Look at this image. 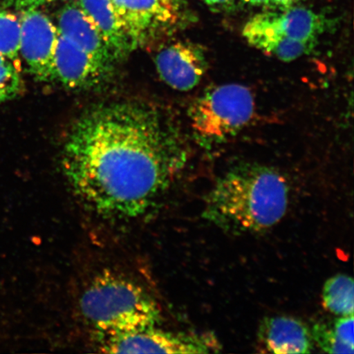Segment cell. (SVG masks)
Wrapping results in <instances>:
<instances>
[{"mask_svg":"<svg viewBox=\"0 0 354 354\" xmlns=\"http://www.w3.org/2000/svg\"><path fill=\"white\" fill-rule=\"evenodd\" d=\"M178 133L151 106H99L75 123L63 167L73 192L104 218L142 216L185 165Z\"/></svg>","mask_w":354,"mask_h":354,"instance_id":"6da1fadb","label":"cell"},{"mask_svg":"<svg viewBox=\"0 0 354 354\" xmlns=\"http://www.w3.org/2000/svg\"><path fill=\"white\" fill-rule=\"evenodd\" d=\"M287 180L273 168L241 165L220 176L205 198L203 218L225 233H263L280 223L289 205Z\"/></svg>","mask_w":354,"mask_h":354,"instance_id":"7a4b0ae2","label":"cell"},{"mask_svg":"<svg viewBox=\"0 0 354 354\" xmlns=\"http://www.w3.org/2000/svg\"><path fill=\"white\" fill-rule=\"evenodd\" d=\"M79 307L101 339L156 326L160 319L157 303L142 287L113 273L93 279L82 293Z\"/></svg>","mask_w":354,"mask_h":354,"instance_id":"3957f363","label":"cell"},{"mask_svg":"<svg viewBox=\"0 0 354 354\" xmlns=\"http://www.w3.org/2000/svg\"><path fill=\"white\" fill-rule=\"evenodd\" d=\"M333 25L322 13L291 6L255 15L243 28V35L265 54L291 62L311 53L321 35Z\"/></svg>","mask_w":354,"mask_h":354,"instance_id":"277c9868","label":"cell"},{"mask_svg":"<svg viewBox=\"0 0 354 354\" xmlns=\"http://www.w3.org/2000/svg\"><path fill=\"white\" fill-rule=\"evenodd\" d=\"M254 109V95L246 86L227 84L210 88L190 106L194 137L205 147L223 144L249 124Z\"/></svg>","mask_w":354,"mask_h":354,"instance_id":"5b68a950","label":"cell"},{"mask_svg":"<svg viewBox=\"0 0 354 354\" xmlns=\"http://www.w3.org/2000/svg\"><path fill=\"white\" fill-rule=\"evenodd\" d=\"M100 348L112 353H209L219 347L209 335H187L150 326L101 339Z\"/></svg>","mask_w":354,"mask_h":354,"instance_id":"8992f818","label":"cell"},{"mask_svg":"<svg viewBox=\"0 0 354 354\" xmlns=\"http://www.w3.org/2000/svg\"><path fill=\"white\" fill-rule=\"evenodd\" d=\"M20 55L30 74L39 82L55 81V59L59 30L37 10L24 11L21 19Z\"/></svg>","mask_w":354,"mask_h":354,"instance_id":"52a82bcc","label":"cell"},{"mask_svg":"<svg viewBox=\"0 0 354 354\" xmlns=\"http://www.w3.org/2000/svg\"><path fill=\"white\" fill-rule=\"evenodd\" d=\"M135 48L153 41L172 28L178 10L159 0H111Z\"/></svg>","mask_w":354,"mask_h":354,"instance_id":"ba28073f","label":"cell"},{"mask_svg":"<svg viewBox=\"0 0 354 354\" xmlns=\"http://www.w3.org/2000/svg\"><path fill=\"white\" fill-rule=\"evenodd\" d=\"M155 64L162 81L179 91H189L198 85L207 68L203 48L192 42H176L163 48Z\"/></svg>","mask_w":354,"mask_h":354,"instance_id":"9c48e42d","label":"cell"},{"mask_svg":"<svg viewBox=\"0 0 354 354\" xmlns=\"http://www.w3.org/2000/svg\"><path fill=\"white\" fill-rule=\"evenodd\" d=\"M110 73L72 39L59 34L55 59L56 81L71 88H90L99 85Z\"/></svg>","mask_w":354,"mask_h":354,"instance_id":"30bf717a","label":"cell"},{"mask_svg":"<svg viewBox=\"0 0 354 354\" xmlns=\"http://www.w3.org/2000/svg\"><path fill=\"white\" fill-rule=\"evenodd\" d=\"M258 339L261 346L269 353H309L313 349L311 330L303 322L290 317L264 318Z\"/></svg>","mask_w":354,"mask_h":354,"instance_id":"8fae6325","label":"cell"},{"mask_svg":"<svg viewBox=\"0 0 354 354\" xmlns=\"http://www.w3.org/2000/svg\"><path fill=\"white\" fill-rule=\"evenodd\" d=\"M57 30L112 73L117 61L98 29L80 6L69 4L61 10Z\"/></svg>","mask_w":354,"mask_h":354,"instance_id":"7c38bea8","label":"cell"},{"mask_svg":"<svg viewBox=\"0 0 354 354\" xmlns=\"http://www.w3.org/2000/svg\"><path fill=\"white\" fill-rule=\"evenodd\" d=\"M80 8L98 29L117 62L125 59L135 50L111 0H80Z\"/></svg>","mask_w":354,"mask_h":354,"instance_id":"4fadbf2b","label":"cell"},{"mask_svg":"<svg viewBox=\"0 0 354 354\" xmlns=\"http://www.w3.org/2000/svg\"><path fill=\"white\" fill-rule=\"evenodd\" d=\"M353 314L331 322H317L311 329L313 342L327 353H354Z\"/></svg>","mask_w":354,"mask_h":354,"instance_id":"5bb4252c","label":"cell"},{"mask_svg":"<svg viewBox=\"0 0 354 354\" xmlns=\"http://www.w3.org/2000/svg\"><path fill=\"white\" fill-rule=\"evenodd\" d=\"M353 278L344 274L330 278L323 287V305L335 315L339 317L353 315Z\"/></svg>","mask_w":354,"mask_h":354,"instance_id":"9a60e30c","label":"cell"},{"mask_svg":"<svg viewBox=\"0 0 354 354\" xmlns=\"http://www.w3.org/2000/svg\"><path fill=\"white\" fill-rule=\"evenodd\" d=\"M20 19L10 12L0 10V55L16 64L19 60Z\"/></svg>","mask_w":354,"mask_h":354,"instance_id":"2e32d148","label":"cell"},{"mask_svg":"<svg viewBox=\"0 0 354 354\" xmlns=\"http://www.w3.org/2000/svg\"><path fill=\"white\" fill-rule=\"evenodd\" d=\"M24 86L19 66L10 59L0 65V104L15 99Z\"/></svg>","mask_w":354,"mask_h":354,"instance_id":"e0dca14e","label":"cell"},{"mask_svg":"<svg viewBox=\"0 0 354 354\" xmlns=\"http://www.w3.org/2000/svg\"><path fill=\"white\" fill-rule=\"evenodd\" d=\"M50 1L51 0H11V2L22 11L35 10L37 7Z\"/></svg>","mask_w":354,"mask_h":354,"instance_id":"ac0fdd59","label":"cell"},{"mask_svg":"<svg viewBox=\"0 0 354 354\" xmlns=\"http://www.w3.org/2000/svg\"><path fill=\"white\" fill-rule=\"evenodd\" d=\"M300 1L301 0H269L268 4L280 8H286L294 6L295 3H297Z\"/></svg>","mask_w":354,"mask_h":354,"instance_id":"d6986e66","label":"cell"},{"mask_svg":"<svg viewBox=\"0 0 354 354\" xmlns=\"http://www.w3.org/2000/svg\"><path fill=\"white\" fill-rule=\"evenodd\" d=\"M207 6H223V4L230 3L233 0H203Z\"/></svg>","mask_w":354,"mask_h":354,"instance_id":"ffe728a7","label":"cell"},{"mask_svg":"<svg viewBox=\"0 0 354 354\" xmlns=\"http://www.w3.org/2000/svg\"><path fill=\"white\" fill-rule=\"evenodd\" d=\"M247 3L250 4V6H267L269 0H245Z\"/></svg>","mask_w":354,"mask_h":354,"instance_id":"44dd1931","label":"cell"},{"mask_svg":"<svg viewBox=\"0 0 354 354\" xmlns=\"http://www.w3.org/2000/svg\"><path fill=\"white\" fill-rule=\"evenodd\" d=\"M159 1L162 2L163 4H165V6L176 8L177 10V7L175 6L174 0H159Z\"/></svg>","mask_w":354,"mask_h":354,"instance_id":"7402d4cb","label":"cell"},{"mask_svg":"<svg viewBox=\"0 0 354 354\" xmlns=\"http://www.w3.org/2000/svg\"><path fill=\"white\" fill-rule=\"evenodd\" d=\"M8 60V59H7V57L3 56L2 55H0V65L6 63V62Z\"/></svg>","mask_w":354,"mask_h":354,"instance_id":"603a6c76","label":"cell"}]
</instances>
